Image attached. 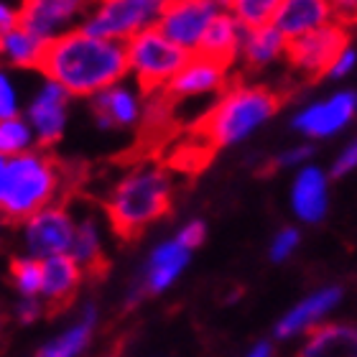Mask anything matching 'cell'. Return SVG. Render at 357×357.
Segmentation results:
<instances>
[{"mask_svg":"<svg viewBox=\"0 0 357 357\" xmlns=\"http://www.w3.org/2000/svg\"><path fill=\"white\" fill-rule=\"evenodd\" d=\"M41 314V304H38L36 298H26L21 306H18V317L21 321H33Z\"/></svg>","mask_w":357,"mask_h":357,"instance_id":"obj_36","label":"cell"},{"mask_svg":"<svg viewBox=\"0 0 357 357\" xmlns=\"http://www.w3.org/2000/svg\"><path fill=\"white\" fill-rule=\"evenodd\" d=\"M110 357H120V355H118V352H115V355H110Z\"/></svg>","mask_w":357,"mask_h":357,"instance_id":"obj_39","label":"cell"},{"mask_svg":"<svg viewBox=\"0 0 357 357\" xmlns=\"http://www.w3.org/2000/svg\"><path fill=\"white\" fill-rule=\"evenodd\" d=\"M340 296H342V289L332 286V289H324V291H319V294H314V296L304 298L301 304L294 306V309L278 321L275 335L291 337V335H296V332H301V329H306L309 324H314V321L319 319L321 314H327L329 309L340 301Z\"/></svg>","mask_w":357,"mask_h":357,"instance_id":"obj_22","label":"cell"},{"mask_svg":"<svg viewBox=\"0 0 357 357\" xmlns=\"http://www.w3.org/2000/svg\"><path fill=\"white\" fill-rule=\"evenodd\" d=\"M286 92L268 84H245L230 82L222 97L209 107L202 118H197L186 133L204 143L209 151H222L232 143L243 141L248 133L273 118L286 102Z\"/></svg>","mask_w":357,"mask_h":357,"instance_id":"obj_4","label":"cell"},{"mask_svg":"<svg viewBox=\"0 0 357 357\" xmlns=\"http://www.w3.org/2000/svg\"><path fill=\"white\" fill-rule=\"evenodd\" d=\"M245 31V29H243ZM286 49V38L278 33L275 26H263V29H250L243 33L240 41V54L248 69H261L278 56Z\"/></svg>","mask_w":357,"mask_h":357,"instance_id":"obj_23","label":"cell"},{"mask_svg":"<svg viewBox=\"0 0 357 357\" xmlns=\"http://www.w3.org/2000/svg\"><path fill=\"white\" fill-rule=\"evenodd\" d=\"M128 67L138 77V87L143 97L161 92L178 75V69L192 59V52L174 44L158 29H143L128 38L126 44Z\"/></svg>","mask_w":357,"mask_h":357,"instance_id":"obj_5","label":"cell"},{"mask_svg":"<svg viewBox=\"0 0 357 357\" xmlns=\"http://www.w3.org/2000/svg\"><path fill=\"white\" fill-rule=\"evenodd\" d=\"M281 3L283 0H232V18L245 31L273 26V18Z\"/></svg>","mask_w":357,"mask_h":357,"instance_id":"obj_26","label":"cell"},{"mask_svg":"<svg viewBox=\"0 0 357 357\" xmlns=\"http://www.w3.org/2000/svg\"><path fill=\"white\" fill-rule=\"evenodd\" d=\"M3 321H6V319H3V312H0V327H3Z\"/></svg>","mask_w":357,"mask_h":357,"instance_id":"obj_38","label":"cell"},{"mask_svg":"<svg viewBox=\"0 0 357 357\" xmlns=\"http://www.w3.org/2000/svg\"><path fill=\"white\" fill-rule=\"evenodd\" d=\"M335 8V18L344 26L357 23V0H332Z\"/></svg>","mask_w":357,"mask_h":357,"instance_id":"obj_34","label":"cell"},{"mask_svg":"<svg viewBox=\"0 0 357 357\" xmlns=\"http://www.w3.org/2000/svg\"><path fill=\"white\" fill-rule=\"evenodd\" d=\"M202 3H207V6H212V8H220V6H230L232 0H202Z\"/></svg>","mask_w":357,"mask_h":357,"instance_id":"obj_37","label":"cell"},{"mask_svg":"<svg viewBox=\"0 0 357 357\" xmlns=\"http://www.w3.org/2000/svg\"><path fill=\"white\" fill-rule=\"evenodd\" d=\"M215 15V8L202 0H166L156 29L181 49L194 52Z\"/></svg>","mask_w":357,"mask_h":357,"instance_id":"obj_9","label":"cell"},{"mask_svg":"<svg viewBox=\"0 0 357 357\" xmlns=\"http://www.w3.org/2000/svg\"><path fill=\"white\" fill-rule=\"evenodd\" d=\"M296 357H357V327L342 321L314 327Z\"/></svg>","mask_w":357,"mask_h":357,"instance_id":"obj_17","label":"cell"},{"mask_svg":"<svg viewBox=\"0 0 357 357\" xmlns=\"http://www.w3.org/2000/svg\"><path fill=\"white\" fill-rule=\"evenodd\" d=\"M92 110H95L97 123L102 128L133 126L138 120V102L123 87H110L92 95Z\"/></svg>","mask_w":357,"mask_h":357,"instance_id":"obj_21","label":"cell"},{"mask_svg":"<svg viewBox=\"0 0 357 357\" xmlns=\"http://www.w3.org/2000/svg\"><path fill=\"white\" fill-rule=\"evenodd\" d=\"M92 324H95V309L87 306L82 321L72 327L67 335H61L59 340H54L38 352L36 357H75L77 352L84 350V344L89 342V335H92Z\"/></svg>","mask_w":357,"mask_h":357,"instance_id":"obj_25","label":"cell"},{"mask_svg":"<svg viewBox=\"0 0 357 357\" xmlns=\"http://www.w3.org/2000/svg\"><path fill=\"white\" fill-rule=\"evenodd\" d=\"M186 263H189V250L178 240H169L161 248H156L151 255L149 268H146V281H143L146 291L158 294L166 286H172V281L184 271Z\"/></svg>","mask_w":357,"mask_h":357,"instance_id":"obj_19","label":"cell"},{"mask_svg":"<svg viewBox=\"0 0 357 357\" xmlns=\"http://www.w3.org/2000/svg\"><path fill=\"white\" fill-rule=\"evenodd\" d=\"M31 146V128L18 118L0 120V156H18Z\"/></svg>","mask_w":357,"mask_h":357,"instance_id":"obj_28","label":"cell"},{"mask_svg":"<svg viewBox=\"0 0 357 357\" xmlns=\"http://www.w3.org/2000/svg\"><path fill=\"white\" fill-rule=\"evenodd\" d=\"M296 245H298V232L286 227V230H281L278 235H275L273 245H271V258H273L275 263L286 261V258L294 253V248Z\"/></svg>","mask_w":357,"mask_h":357,"instance_id":"obj_29","label":"cell"},{"mask_svg":"<svg viewBox=\"0 0 357 357\" xmlns=\"http://www.w3.org/2000/svg\"><path fill=\"white\" fill-rule=\"evenodd\" d=\"M10 278L23 296L33 298L44 283V266L38 258H13L10 261Z\"/></svg>","mask_w":357,"mask_h":357,"instance_id":"obj_27","label":"cell"},{"mask_svg":"<svg viewBox=\"0 0 357 357\" xmlns=\"http://www.w3.org/2000/svg\"><path fill=\"white\" fill-rule=\"evenodd\" d=\"M204 235H207L204 222H202V220H192L189 225L181 227V232H178L176 240L186 248V250H194V248H199L202 243H204Z\"/></svg>","mask_w":357,"mask_h":357,"instance_id":"obj_30","label":"cell"},{"mask_svg":"<svg viewBox=\"0 0 357 357\" xmlns=\"http://www.w3.org/2000/svg\"><path fill=\"white\" fill-rule=\"evenodd\" d=\"M352 64H355V52H352V49H347V52L337 59V64L332 67V72H329V75H332V77H344L352 69Z\"/></svg>","mask_w":357,"mask_h":357,"instance_id":"obj_35","label":"cell"},{"mask_svg":"<svg viewBox=\"0 0 357 357\" xmlns=\"http://www.w3.org/2000/svg\"><path fill=\"white\" fill-rule=\"evenodd\" d=\"M44 44L46 41H38L36 36H31L29 31L13 29L8 31L6 36H0V56L15 64V67L36 69Z\"/></svg>","mask_w":357,"mask_h":357,"instance_id":"obj_24","label":"cell"},{"mask_svg":"<svg viewBox=\"0 0 357 357\" xmlns=\"http://www.w3.org/2000/svg\"><path fill=\"white\" fill-rule=\"evenodd\" d=\"M41 266H44V283H41V294L46 298L44 309L49 317H56L72 306L84 273L79 263L67 253L44 258Z\"/></svg>","mask_w":357,"mask_h":357,"instance_id":"obj_11","label":"cell"},{"mask_svg":"<svg viewBox=\"0 0 357 357\" xmlns=\"http://www.w3.org/2000/svg\"><path fill=\"white\" fill-rule=\"evenodd\" d=\"M166 0H102V6L84 21L82 31L95 38H130L151 29L164 10Z\"/></svg>","mask_w":357,"mask_h":357,"instance_id":"obj_7","label":"cell"},{"mask_svg":"<svg viewBox=\"0 0 357 357\" xmlns=\"http://www.w3.org/2000/svg\"><path fill=\"white\" fill-rule=\"evenodd\" d=\"M87 181L82 164H69L56 156L31 151L6 158L0 169V222L21 225L54 202H64Z\"/></svg>","mask_w":357,"mask_h":357,"instance_id":"obj_1","label":"cell"},{"mask_svg":"<svg viewBox=\"0 0 357 357\" xmlns=\"http://www.w3.org/2000/svg\"><path fill=\"white\" fill-rule=\"evenodd\" d=\"M350 49V26L332 21L304 36L286 41V59L301 79L317 82L332 72L337 59Z\"/></svg>","mask_w":357,"mask_h":357,"instance_id":"obj_6","label":"cell"},{"mask_svg":"<svg viewBox=\"0 0 357 357\" xmlns=\"http://www.w3.org/2000/svg\"><path fill=\"white\" fill-rule=\"evenodd\" d=\"M357 112V95L355 92H340V95L329 97L327 102L312 105L306 107L296 120L294 128L301 130L309 138H324V135L337 133L344 128Z\"/></svg>","mask_w":357,"mask_h":357,"instance_id":"obj_13","label":"cell"},{"mask_svg":"<svg viewBox=\"0 0 357 357\" xmlns=\"http://www.w3.org/2000/svg\"><path fill=\"white\" fill-rule=\"evenodd\" d=\"M18 100H15V92L10 87V82L6 79V75H0V120H10L18 118Z\"/></svg>","mask_w":357,"mask_h":357,"instance_id":"obj_31","label":"cell"},{"mask_svg":"<svg viewBox=\"0 0 357 357\" xmlns=\"http://www.w3.org/2000/svg\"><path fill=\"white\" fill-rule=\"evenodd\" d=\"M72 258L79 263L82 273L89 281H102L107 271H110V261L105 258L102 245H100V235L92 220H82L79 227L75 230V240H72Z\"/></svg>","mask_w":357,"mask_h":357,"instance_id":"obj_20","label":"cell"},{"mask_svg":"<svg viewBox=\"0 0 357 357\" xmlns=\"http://www.w3.org/2000/svg\"><path fill=\"white\" fill-rule=\"evenodd\" d=\"M332 18H335L332 0H283L273 18V26L286 41H291L327 26Z\"/></svg>","mask_w":357,"mask_h":357,"instance_id":"obj_15","label":"cell"},{"mask_svg":"<svg viewBox=\"0 0 357 357\" xmlns=\"http://www.w3.org/2000/svg\"><path fill=\"white\" fill-rule=\"evenodd\" d=\"M355 166H357V138L337 156L335 166H332V176H344V174H350Z\"/></svg>","mask_w":357,"mask_h":357,"instance_id":"obj_32","label":"cell"},{"mask_svg":"<svg viewBox=\"0 0 357 357\" xmlns=\"http://www.w3.org/2000/svg\"><path fill=\"white\" fill-rule=\"evenodd\" d=\"M240 29H243V26H240L232 15L217 13L215 18H212V23L207 26V31H204L199 46H197L192 54L204 56V59H212V61H217V64H222V67L230 69L232 61L238 59V54H240V41H243Z\"/></svg>","mask_w":357,"mask_h":357,"instance_id":"obj_16","label":"cell"},{"mask_svg":"<svg viewBox=\"0 0 357 357\" xmlns=\"http://www.w3.org/2000/svg\"><path fill=\"white\" fill-rule=\"evenodd\" d=\"M174 184L158 158L133 161L130 172L112 186L105 212L112 232L123 243H135L151 225L172 212Z\"/></svg>","mask_w":357,"mask_h":357,"instance_id":"obj_3","label":"cell"},{"mask_svg":"<svg viewBox=\"0 0 357 357\" xmlns=\"http://www.w3.org/2000/svg\"><path fill=\"white\" fill-rule=\"evenodd\" d=\"M312 153H314L312 146H296V149H291V151H286V153H281L278 158H273V169H278V166L301 164V161H306ZM273 169H271V172H273Z\"/></svg>","mask_w":357,"mask_h":357,"instance_id":"obj_33","label":"cell"},{"mask_svg":"<svg viewBox=\"0 0 357 357\" xmlns=\"http://www.w3.org/2000/svg\"><path fill=\"white\" fill-rule=\"evenodd\" d=\"M67 89L54 82H46L44 89L33 97L29 107L31 126L36 128L38 143L49 149L59 141L64 133V123H67Z\"/></svg>","mask_w":357,"mask_h":357,"instance_id":"obj_14","label":"cell"},{"mask_svg":"<svg viewBox=\"0 0 357 357\" xmlns=\"http://www.w3.org/2000/svg\"><path fill=\"white\" fill-rule=\"evenodd\" d=\"M36 69L49 77V82L67 89V95L89 97L115 87L130 67L126 46L79 29L46 41Z\"/></svg>","mask_w":357,"mask_h":357,"instance_id":"obj_2","label":"cell"},{"mask_svg":"<svg viewBox=\"0 0 357 357\" xmlns=\"http://www.w3.org/2000/svg\"><path fill=\"white\" fill-rule=\"evenodd\" d=\"M294 212L304 222H319L327 215V176L319 169H304L294 181Z\"/></svg>","mask_w":357,"mask_h":357,"instance_id":"obj_18","label":"cell"},{"mask_svg":"<svg viewBox=\"0 0 357 357\" xmlns=\"http://www.w3.org/2000/svg\"><path fill=\"white\" fill-rule=\"evenodd\" d=\"M227 84H230L227 67H222V64H217V61H212V59H204V56L192 54V59L178 69V75L174 77L172 82L166 84L161 92H164L166 97H172L174 102H184L186 97L217 92V89H225Z\"/></svg>","mask_w":357,"mask_h":357,"instance_id":"obj_12","label":"cell"},{"mask_svg":"<svg viewBox=\"0 0 357 357\" xmlns=\"http://www.w3.org/2000/svg\"><path fill=\"white\" fill-rule=\"evenodd\" d=\"M75 240V222L64 202H54L26 220V243L33 258L64 255Z\"/></svg>","mask_w":357,"mask_h":357,"instance_id":"obj_8","label":"cell"},{"mask_svg":"<svg viewBox=\"0 0 357 357\" xmlns=\"http://www.w3.org/2000/svg\"><path fill=\"white\" fill-rule=\"evenodd\" d=\"M92 3L95 0H21L18 29L29 31L38 41H52Z\"/></svg>","mask_w":357,"mask_h":357,"instance_id":"obj_10","label":"cell"}]
</instances>
